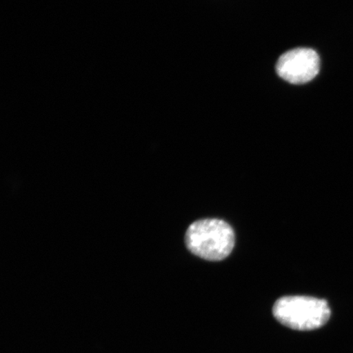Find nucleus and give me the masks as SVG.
Here are the masks:
<instances>
[{
	"instance_id": "nucleus-1",
	"label": "nucleus",
	"mask_w": 353,
	"mask_h": 353,
	"mask_svg": "<svg viewBox=\"0 0 353 353\" xmlns=\"http://www.w3.org/2000/svg\"><path fill=\"white\" fill-rule=\"evenodd\" d=\"M189 251L210 261L226 259L235 245V233L223 220L216 219L196 221L190 226L185 236Z\"/></svg>"
},
{
	"instance_id": "nucleus-2",
	"label": "nucleus",
	"mask_w": 353,
	"mask_h": 353,
	"mask_svg": "<svg viewBox=\"0 0 353 353\" xmlns=\"http://www.w3.org/2000/svg\"><path fill=\"white\" fill-rule=\"evenodd\" d=\"M272 312L286 327L302 331L322 327L331 316L326 300L308 296L282 297L275 303Z\"/></svg>"
},
{
	"instance_id": "nucleus-3",
	"label": "nucleus",
	"mask_w": 353,
	"mask_h": 353,
	"mask_svg": "<svg viewBox=\"0 0 353 353\" xmlns=\"http://www.w3.org/2000/svg\"><path fill=\"white\" fill-rule=\"evenodd\" d=\"M320 70V57L311 48H295L282 55L276 63L278 76L294 85L312 81Z\"/></svg>"
}]
</instances>
